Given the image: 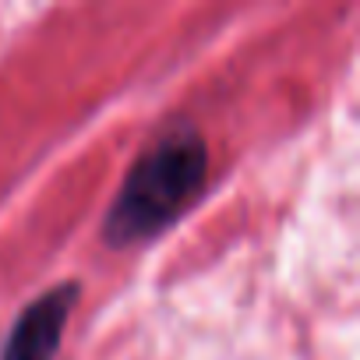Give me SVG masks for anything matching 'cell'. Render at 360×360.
Listing matches in <instances>:
<instances>
[{
	"instance_id": "6da1fadb",
	"label": "cell",
	"mask_w": 360,
	"mask_h": 360,
	"mask_svg": "<svg viewBox=\"0 0 360 360\" xmlns=\"http://www.w3.org/2000/svg\"><path fill=\"white\" fill-rule=\"evenodd\" d=\"M205 176H209V148L202 134L188 124L166 131L127 169L103 219V237L124 248L159 233L202 195Z\"/></svg>"
},
{
	"instance_id": "7a4b0ae2",
	"label": "cell",
	"mask_w": 360,
	"mask_h": 360,
	"mask_svg": "<svg viewBox=\"0 0 360 360\" xmlns=\"http://www.w3.org/2000/svg\"><path fill=\"white\" fill-rule=\"evenodd\" d=\"M75 297H78V283L71 279L36 297L11 325L8 342L0 349V360H53L64 325L71 318Z\"/></svg>"
}]
</instances>
